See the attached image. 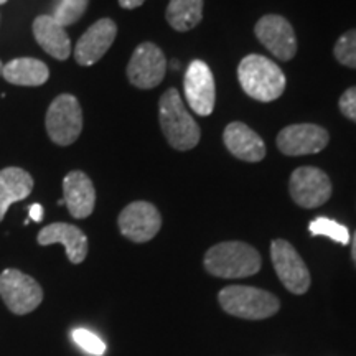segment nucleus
Masks as SVG:
<instances>
[{
	"instance_id": "dca6fc26",
	"label": "nucleus",
	"mask_w": 356,
	"mask_h": 356,
	"mask_svg": "<svg viewBox=\"0 0 356 356\" xmlns=\"http://www.w3.org/2000/svg\"><path fill=\"white\" fill-rule=\"evenodd\" d=\"M63 200L70 215L84 220L95 211L96 190L91 178L81 170H73L63 178Z\"/></svg>"
},
{
	"instance_id": "6ab92c4d",
	"label": "nucleus",
	"mask_w": 356,
	"mask_h": 356,
	"mask_svg": "<svg viewBox=\"0 0 356 356\" xmlns=\"http://www.w3.org/2000/svg\"><path fill=\"white\" fill-rule=\"evenodd\" d=\"M33 177L20 167L0 170V221L13 203L22 202L32 193Z\"/></svg>"
},
{
	"instance_id": "f257e3e1",
	"label": "nucleus",
	"mask_w": 356,
	"mask_h": 356,
	"mask_svg": "<svg viewBox=\"0 0 356 356\" xmlns=\"http://www.w3.org/2000/svg\"><path fill=\"white\" fill-rule=\"evenodd\" d=\"M261 254L241 241H226L210 248L204 254V269L221 279H243L261 270Z\"/></svg>"
},
{
	"instance_id": "7ed1b4c3",
	"label": "nucleus",
	"mask_w": 356,
	"mask_h": 356,
	"mask_svg": "<svg viewBox=\"0 0 356 356\" xmlns=\"http://www.w3.org/2000/svg\"><path fill=\"white\" fill-rule=\"evenodd\" d=\"M159 121L163 136L175 150L185 152L200 142L198 124L185 109L180 92L175 88H170L160 97Z\"/></svg>"
},
{
	"instance_id": "f03ea898",
	"label": "nucleus",
	"mask_w": 356,
	"mask_h": 356,
	"mask_svg": "<svg viewBox=\"0 0 356 356\" xmlns=\"http://www.w3.org/2000/svg\"><path fill=\"white\" fill-rule=\"evenodd\" d=\"M238 79L244 92L261 102L275 101L286 89V74L274 61L262 55H248L238 66Z\"/></svg>"
},
{
	"instance_id": "aec40b11",
	"label": "nucleus",
	"mask_w": 356,
	"mask_h": 356,
	"mask_svg": "<svg viewBox=\"0 0 356 356\" xmlns=\"http://www.w3.org/2000/svg\"><path fill=\"white\" fill-rule=\"evenodd\" d=\"M2 76L13 86H42L50 78V70L35 58H17L3 65Z\"/></svg>"
},
{
	"instance_id": "7c9ffc66",
	"label": "nucleus",
	"mask_w": 356,
	"mask_h": 356,
	"mask_svg": "<svg viewBox=\"0 0 356 356\" xmlns=\"http://www.w3.org/2000/svg\"><path fill=\"white\" fill-rule=\"evenodd\" d=\"M6 2H7V0H0V6H3Z\"/></svg>"
},
{
	"instance_id": "a878e982",
	"label": "nucleus",
	"mask_w": 356,
	"mask_h": 356,
	"mask_svg": "<svg viewBox=\"0 0 356 356\" xmlns=\"http://www.w3.org/2000/svg\"><path fill=\"white\" fill-rule=\"evenodd\" d=\"M338 106H340L341 114L345 118L356 122V86L346 89L343 95H341L340 101H338Z\"/></svg>"
},
{
	"instance_id": "20e7f679",
	"label": "nucleus",
	"mask_w": 356,
	"mask_h": 356,
	"mask_svg": "<svg viewBox=\"0 0 356 356\" xmlns=\"http://www.w3.org/2000/svg\"><path fill=\"white\" fill-rule=\"evenodd\" d=\"M221 309L233 317L244 320H264L280 309L274 293L249 286H228L218 296Z\"/></svg>"
},
{
	"instance_id": "f8f14e48",
	"label": "nucleus",
	"mask_w": 356,
	"mask_h": 356,
	"mask_svg": "<svg viewBox=\"0 0 356 356\" xmlns=\"http://www.w3.org/2000/svg\"><path fill=\"white\" fill-rule=\"evenodd\" d=\"M254 33L259 42L280 61H289L297 53V38L292 25L280 15L261 17L254 26Z\"/></svg>"
},
{
	"instance_id": "9b49d317",
	"label": "nucleus",
	"mask_w": 356,
	"mask_h": 356,
	"mask_svg": "<svg viewBox=\"0 0 356 356\" xmlns=\"http://www.w3.org/2000/svg\"><path fill=\"white\" fill-rule=\"evenodd\" d=\"M118 225L122 236L132 243H147L162 228V216L152 203L134 202L121 211Z\"/></svg>"
},
{
	"instance_id": "6e6552de",
	"label": "nucleus",
	"mask_w": 356,
	"mask_h": 356,
	"mask_svg": "<svg viewBox=\"0 0 356 356\" xmlns=\"http://www.w3.org/2000/svg\"><path fill=\"white\" fill-rule=\"evenodd\" d=\"M270 257L275 274L289 292L302 296L310 287V273L304 259L286 239H274L270 244Z\"/></svg>"
},
{
	"instance_id": "f3484780",
	"label": "nucleus",
	"mask_w": 356,
	"mask_h": 356,
	"mask_svg": "<svg viewBox=\"0 0 356 356\" xmlns=\"http://www.w3.org/2000/svg\"><path fill=\"white\" fill-rule=\"evenodd\" d=\"M222 140L226 149L236 159L244 162H259L266 157L264 140L261 139L259 134L243 122H231L222 132Z\"/></svg>"
},
{
	"instance_id": "b1692460",
	"label": "nucleus",
	"mask_w": 356,
	"mask_h": 356,
	"mask_svg": "<svg viewBox=\"0 0 356 356\" xmlns=\"http://www.w3.org/2000/svg\"><path fill=\"white\" fill-rule=\"evenodd\" d=\"M333 53L341 65L356 70V29L343 33L337 40Z\"/></svg>"
},
{
	"instance_id": "4be33fe9",
	"label": "nucleus",
	"mask_w": 356,
	"mask_h": 356,
	"mask_svg": "<svg viewBox=\"0 0 356 356\" xmlns=\"http://www.w3.org/2000/svg\"><path fill=\"white\" fill-rule=\"evenodd\" d=\"M88 6L89 0H58L51 17L56 24L66 29L81 19Z\"/></svg>"
},
{
	"instance_id": "9d476101",
	"label": "nucleus",
	"mask_w": 356,
	"mask_h": 356,
	"mask_svg": "<svg viewBox=\"0 0 356 356\" xmlns=\"http://www.w3.org/2000/svg\"><path fill=\"white\" fill-rule=\"evenodd\" d=\"M185 97L195 114L210 115L215 109L216 89L211 68L202 60L191 61L184 78Z\"/></svg>"
},
{
	"instance_id": "5701e85b",
	"label": "nucleus",
	"mask_w": 356,
	"mask_h": 356,
	"mask_svg": "<svg viewBox=\"0 0 356 356\" xmlns=\"http://www.w3.org/2000/svg\"><path fill=\"white\" fill-rule=\"evenodd\" d=\"M312 236H327V238L333 239V241L340 244L350 243V231L346 226L340 225V222L330 220V218H315L309 226Z\"/></svg>"
},
{
	"instance_id": "4468645a",
	"label": "nucleus",
	"mask_w": 356,
	"mask_h": 356,
	"mask_svg": "<svg viewBox=\"0 0 356 356\" xmlns=\"http://www.w3.org/2000/svg\"><path fill=\"white\" fill-rule=\"evenodd\" d=\"M118 35V25L111 19H101L92 24L74 48V60L81 66H92L108 53Z\"/></svg>"
},
{
	"instance_id": "c756f323",
	"label": "nucleus",
	"mask_w": 356,
	"mask_h": 356,
	"mask_svg": "<svg viewBox=\"0 0 356 356\" xmlns=\"http://www.w3.org/2000/svg\"><path fill=\"white\" fill-rule=\"evenodd\" d=\"M2 68H3V65H2V61H0V76H2Z\"/></svg>"
},
{
	"instance_id": "bb28decb",
	"label": "nucleus",
	"mask_w": 356,
	"mask_h": 356,
	"mask_svg": "<svg viewBox=\"0 0 356 356\" xmlns=\"http://www.w3.org/2000/svg\"><path fill=\"white\" fill-rule=\"evenodd\" d=\"M30 218H32L33 221H42V218H43V207H42V204L35 203V204H32V207H30Z\"/></svg>"
},
{
	"instance_id": "2eb2a0df",
	"label": "nucleus",
	"mask_w": 356,
	"mask_h": 356,
	"mask_svg": "<svg viewBox=\"0 0 356 356\" xmlns=\"http://www.w3.org/2000/svg\"><path fill=\"white\" fill-rule=\"evenodd\" d=\"M40 246L63 244L66 256L73 264H81L88 256V238L78 226L68 222H51L37 236Z\"/></svg>"
},
{
	"instance_id": "cd10ccee",
	"label": "nucleus",
	"mask_w": 356,
	"mask_h": 356,
	"mask_svg": "<svg viewBox=\"0 0 356 356\" xmlns=\"http://www.w3.org/2000/svg\"><path fill=\"white\" fill-rule=\"evenodd\" d=\"M145 0H119V6L122 8H127V10H132V8L140 7Z\"/></svg>"
},
{
	"instance_id": "a211bd4d",
	"label": "nucleus",
	"mask_w": 356,
	"mask_h": 356,
	"mask_svg": "<svg viewBox=\"0 0 356 356\" xmlns=\"http://www.w3.org/2000/svg\"><path fill=\"white\" fill-rule=\"evenodd\" d=\"M33 37L44 53L65 61L71 55V40L66 30L51 15H38L33 20Z\"/></svg>"
},
{
	"instance_id": "393cba45",
	"label": "nucleus",
	"mask_w": 356,
	"mask_h": 356,
	"mask_svg": "<svg viewBox=\"0 0 356 356\" xmlns=\"http://www.w3.org/2000/svg\"><path fill=\"white\" fill-rule=\"evenodd\" d=\"M73 341L76 343L79 348L86 351V353L92 356H101L106 353V343L101 340L96 333L86 330V328H74L73 333Z\"/></svg>"
},
{
	"instance_id": "0eeeda50",
	"label": "nucleus",
	"mask_w": 356,
	"mask_h": 356,
	"mask_svg": "<svg viewBox=\"0 0 356 356\" xmlns=\"http://www.w3.org/2000/svg\"><path fill=\"white\" fill-rule=\"evenodd\" d=\"M167 73V60L155 43H140L132 53L127 65V78L132 86L154 89L163 81Z\"/></svg>"
},
{
	"instance_id": "ddd939ff",
	"label": "nucleus",
	"mask_w": 356,
	"mask_h": 356,
	"mask_svg": "<svg viewBox=\"0 0 356 356\" xmlns=\"http://www.w3.org/2000/svg\"><path fill=\"white\" fill-rule=\"evenodd\" d=\"M330 136L317 124H292L284 127L277 136V149L289 157L322 152Z\"/></svg>"
},
{
	"instance_id": "423d86ee",
	"label": "nucleus",
	"mask_w": 356,
	"mask_h": 356,
	"mask_svg": "<svg viewBox=\"0 0 356 356\" xmlns=\"http://www.w3.org/2000/svg\"><path fill=\"white\" fill-rule=\"evenodd\" d=\"M0 297L12 314L26 315L42 304L43 289L32 275L6 269L0 274Z\"/></svg>"
},
{
	"instance_id": "39448f33",
	"label": "nucleus",
	"mask_w": 356,
	"mask_h": 356,
	"mask_svg": "<svg viewBox=\"0 0 356 356\" xmlns=\"http://www.w3.org/2000/svg\"><path fill=\"white\" fill-rule=\"evenodd\" d=\"M44 126L53 144L66 147L78 140L83 131V111L73 95H60L47 111Z\"/></svg>"
},
{
	"instance_id": "412c9836",
	"label": "nucleus",
	"mask_w": 356,
	"mask_h": 356,
	"mask_svg": "<svg viewBox=\"0 0 356 356\" xmlns=\"http://www.w3.org/2000/svg\"><path fill=\"white\" fill-rule=\"evenodd\" d=\"M165 17L173 30L188 32L203 19V0H170Z\"/></svg>"
},
{
	"instance_id": "1a4fd4ad",
	"label": "nucleus",
	"mask_w": 356,
	"mask_h": 356,
	"mask_svg": "<svg viewBox=\"0 0 356 356\" xmlns=\"http://www.w3.org/2000/svg\"><path fill=\"white\" fill-rule=\"evenodd\" d=\"M289 191L299 207L312 210L330 200L332 181L327 173L317 167H300L291 175Z\"/></svg>"
},
{
	"instance_id": "c85d7f7f",
	"label": "nucleus",
	"mask_w": 356,
	"mask_h": 356,
	"mask_svg": "<svg viewBox=\"0 0 356 356\" xmlns=\"http://www.w3.org/2000/svg\"><path fill=\"white\" fill-rule=\"evenodd\" d=\"M351 257H353L355 266H356V233L353 236V241H351Z\"/></svg>"
}]
</instances>
